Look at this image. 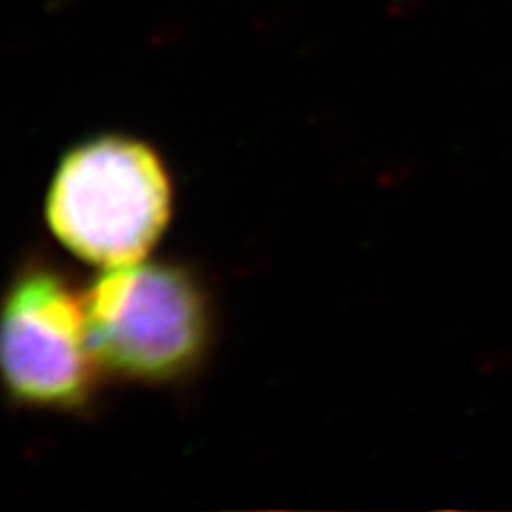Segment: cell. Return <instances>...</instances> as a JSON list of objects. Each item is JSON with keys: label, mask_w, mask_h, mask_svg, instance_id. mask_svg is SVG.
<instances>
[{"label": "cell", "mask_w": 512, "mask_h": 512, "mask_svg": "<svg viewBox=\"0 0 512 512\" xmlns=\"http://www.w3.org/2000/svg\"><path fill=\"white\" fill-rule=\"evenodd\" d=\"M171 184L146 143L96 137L62 158L47 195V222L79 259L105 269L131 265L163 235Z\"/></svg>", "instance_id": "obj_1"}, {"label": "cell", "mask_w": 512, "mask_h": 512, "mask_svg": "<svg viewBox=\"0 0 512 512\" xmlns=\"http://www.w3.org/2000/svg\"><path fill=\"white\" fill-rule=\"evenodd\" d=\"M84 308L94 359L118 376L178 378L205 350V299L178 267L146 261L109 267L84 295Z\"/></svg>", "instance_id": "obj_2"}, {"label": "cell", "mask_w": 512, "mask_h": 512, "mask_svg": "<svg viewBox=\"0 0 512 512\" xmlns=\"http://www.w3.org/2000/svg\"><path fill=\"white\" fill-rule=\"evenodd\" d=\"M96 367L84 299L52 271L32 269L15 280L3 316L11 393L35 406H77L92 389Z\"/></svg>", "instance_id": "obj_3"}]
</instances>
